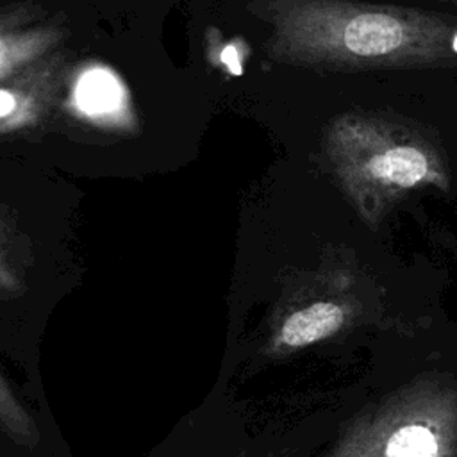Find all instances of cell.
<instances>
[{
  "instance_id": "6da1fadb",
  "label": "cell",
  "mask_w": 457,
  "mask_h": 457,
  "mask_svg": "<svg viewBox=\"0 0 457 457\" xmlns=\"http://www.w3.org/2000/svg\"><path fill=\"white\" fill-rule=\"evenodd\" d=\"M266 52L296 66L420 68L457 61V23L418 9L352 0H257Z\"/></svg>"
},
{
  "instance_id": "7a4b0ae2",
  "label": "cell",
  "mask_w": 457,
  "mask_h": 457,
  "mask_svg": "<svg viewBox=\"0 0 457 457\" xmlns=\"http://www.w3.org/2000/svg\"><path fill=\"white\" fill-rule=\"evenodd\" d=\"M325 150L343 189L370 223L409 191L448 187L437 150L423 136L387 120L339 116L327 130Z\"/></svg>"
},
{
  "instance_id": "3957f363",
  "label": "cell",
  "mask_w": 457,
  "mask_h": 457,
  "mask_svg": "<svg viewBox=\"0 0 457 457\" xmlns=\"http://www.w3.org/2000/svg\"><path fill=\"white\" fill-rule=\"evenodd\" d=\"M66 71V55L55 50L0 80V136L45 121L59 100Z\"/></svg>"
},
{
  "instance_id": "277c9868",
  "label": "cell",
  "mask_w": 457,
  "mask_h": 457,
  "mask_svg": "<svg viewBox=\"0 0 457 457\" xmlns=\"http://www.w3.org/2000/svg\"><path fill=\"white\" fill-rule=\"evenodd\" d=\"M66 104L75 118L102 130L132 132L137 118L123 79L107 64H82L68 82Z\"/></svg>"
},
{
  "instance_id": "5b68a950",
  "label": "cell",
  "mask_w": 457,
  "mask_h": 457,
  "mask_svg": "<svg viewBox=\"0 0 457 457\" xmlns=\"http://www.w3.org/2000/svg\"><path fill=\"white\" fill-rule=\"evenodd\" d=\"M39 12L37 5L0 11V80L59 50L66 30L57 23L39 21Z\"/></svg>"
},
{
  "instance_id": "8992f818",
  "label": "cell",
  "mask_w": 457,
  "mask_h": 457,
  "mask_svg": "<svg viewBox=\"0 0 457 457\" xmlns=\"http://www.w3.org/2000/svg\"><path fill=\"white\" fill-rule=\"evenodd\" d=\"M345 320L346 312L336 302L320 300L309 303L284 318L275 336V346L284 350L305 348L336 334Z\"/></svg>"
},
{
  "instance_id": "52a82bcc",
  "label": "cell",
  "mask_w": 457,
  "mask_h": 457,
  "mask_svg": "<svg viewBox=\"0 0 457 457\" xmlns=\"http://www.w3.org/2000/svg\"><path fill=\"white\" fill-rule=\"evenodd\" d=\"M29 266V241L0 204V296H18L25 291Z\"/></svg>"
},
{
  "instance_id": "ba28073f",
  "label": "cell",
  "mask_w": 457,
  "mask_h": 457,
  "mask_svg": "<svg viewBox=\"0 0 457 457\" xmlns=\"http://www.w3.org/2000/svg\"><path fill=\"white\" fill-rule=\"evenodd\" d=\"M0 432L16 445L34 448L39 443L37 425L30 412L0 373Z\"/></svg>"
},
{
  "instance_id": "9c48e42d",
  "label": "cell",
  "mask_w": 457,
  "mask_h": 457,
  "mask_svg": "<svg viewBox=\"0 0 457 457\" xmlns=\"http://www.w3.org/2000/svg\"><path fill=\"white\" fill-rule=\"evenodd\" d=\"M384 457H441V439L423 423H403L389 432Z\"/></svg>"
},
{
  "instance_id": "30bf717a",
  "label": "cell",
  "mask_w": 457,
  "mask_h": 457,
  "mask_svg": "<svg viewBox=\"0 0 457 457\" xmlns=\"http://www.w3.org/2000/svg\"><path fill=\"white\" fill-rule=\"evenodd\" d=\"M448 2H452V4H455V5H457V0H448Z\"/></svg>"
}]
</instances>
